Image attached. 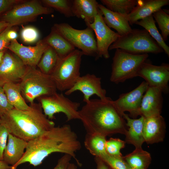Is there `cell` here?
<instances>
[{
  "label": "cell",
  "mask_w": 169,
  "mask_h": 169,
  "mask_svg": "<svg viewBox=\"0 0 169 169\" xmlns=\"http://www.w3.org/2000/svg\"><path fill=\"white\" fill-rule=\"evenodd\" d=\"M81 147L77 134L69 125L55 126L27 142L24 155L15 165L12 166V169H17L19 165L26 162L34 166H38L49 155L56 152L70 155L81 166L82 164L75 154Z\"/></svg>",
  "instance_id": "cell-1"
},
{
  "label": "cell",
  "mask_w": 169,
  "mask_h": 169,
  "mask_svg": "<svg viewBox=\"0 0 169 169\" xmlns=\"http://www.w3.org/2000/svg\"><path fill=\"white\" fill-rule=\"evenodd\" d=\"M112 100L90 99L79 110V120L86 133L106 137L117 133L125 135L127 130L126 121Z\"/></svg>",
  "instance_id": "cell-2"
},
{
  "label": "cell",
  "mask_w": 169,
  "mask_h": 169,
  "mask_svg": "<svg viewBox=\"0 0 169 169\" xmlns=\"http://www.w3.org/2000/svg\"><path fill=\"white\" fill-rule=\"evenodd\" d=\"M25 110L14 108L0 116V124L8 133L28 142L55 126L54 122L44 115L40 104H30Z\"/></svg>",
  "instance_id": "cell-3"
},
{
  "label": "cell",
  "mask_w": 169,
  "mask_h": 169,
  "mask_svg": "<svg viewBox=\"0 0 169 169\" xmlns=\"http://www.w3.org/2000/svg\"><path fill=\"white\" fill-rule=\"evenodd\" d=\"M22 95L30 104L37 98L51 95L57 90L50 75L45 74L36 67L28 66L19 83Z\"/></svg>",
  "instance_id": "cell-4"
},
{
  "label": "cell",
  "mask_w": 169,
  "mask_h": 169,
  "mask_svg": "<svg viewBox=\"0 0 169 169\" xmlns=\"http://www.w3.org/2000/svg\"><path fill=\"white\" fill-rule=\"evenodd\" d=\"M120 49L133 54H158L164 51L145 29H134L120 36L110 46L109 50Z\"/></svg>",
  "instance_id": "cell-5"
},
{
  "label": "cell",
  "mask_w": 169,
  "mask_h": 169,
  "mask_svg": "<svg viewBox=\"0 0 169 169\" xmlns=\"http://www.w3.org/2000/svg\"><path fill=\"white\" fill-rule=\"evenodd\" d=\"M83 53L75 49L68 55L60 58L50 75L57 90L67 91L74 85L80 76V67Z\"/></svg>",
  "instance_id": "cell-6"
},
{
  "label": "cell",
  "mask_w": 169,
  "mask_h": 169,
  "mask_svg": "<svg viewBox=\"0 0 169 169\" xmlns=\"http://www.w3.org/2000/svg\"><path fill=\"white\" fill-rule=\"evenodd\" d=\"M148 56V54H133L116 49L112 59L110 81L118 84L137 76L140 67Z\"/></svg>",
  "instance_id": "cell-7"
},
{
  "label": "cell",
  "mask_w": 169,
  "mask_h": 169,
  "mask_svg": "<svg viewBox=\"0 0 169 169\" xmlns=\"http://www.w3.org/2000/svg\"><path fill=\"white\" fill-rule=\"evenodd\" d=\"M53 27L74 47L81 51L84 55L96 58V40L94 32L90 27L78 29L66 23L55 24Z\"/></svg>",
  "instance_id": "cell-8"
},
{
  "label": "cell",
  "mask_w": 169,
  "mask_h": 169,
  "mask_svg": "<svg viewBox=\"0 0 169 169\" xmlns=\"http://www.w3.org/2000/svg\"><path fill=\"white\" fill-rule=\"evenodd\" d=\"M44 115L48 119L54 118V115L62 113L66 116L67 121L79 119V108L80 103L72 101L64 94L57 92L49 95L38 98Z\"/></svg>",
  "instance_id": "cell-9"
},
{
  "label": "cell",
  "mask_w": 169,
  "mask_h": 169,
  "mask_svg": "<svg viewBox=\"0 0 169 169\" xmlns=\"http://www.w3.org/2000/svg\"><path fill=\"white\" fill-rule=\"evenodd\" d=\"M51 8L43 6L37 0L23 1L11 8L3 14L1 20L8 23L9 27L31 21L38 15L53 12Z\"/></svg>",
  "instance_id": "cell-10"
},
{
  "label": "cell",
  "mask_w": 169,
  "mask_h": 169,
  "mask_svg": "<svg viewBox=\"0 0 169 169\" xmlns=\"http://www.w3.org/2000/svg\"><path fill=\"white\" fill-rule=\"evenodd\" d=\"M95 33L97 48V60L103 57L108 59L110 57L109 49L120 36L112 30L105 24L100 12L95 17L94 22L88 26Z\"/></svg>",
  "instance_id": "cell-11"
},
{
  "label": "cell",
  "mask_w": 169,
  "mask_h": 169,
  "mask_svg": "<svg viewBox=\"0 0 169 169\" xmlns=\"http://www.w3.org/2000/svg\"><path fill=\"white\" fill-rule=\"evenodd\" d=\"M137 76L144 79L149 87L158 88L162 92L168 91L169 81V65L164 64L157 66L146 61L140 67Z\"/></svg>",
  "instance_id": "cell-12"
},
{
  "label": "cell",
  "mask_w": 169,
  "mask_h": 169,
  "mask_svg": "<svg viewBox=\"0 0 169 169\" xmlns=\"http://www.w3.org/2000/svg\"><path fill=\"white\" fill-rule=\"evenodd\" d=\"M76 91L83 94V101L85 103L89 101L91 97L94 95H96L103 100L111 99L106 96V91L102 87L101 78L93 74H87L80 76L73 87L65 91V94L69 95Z\"/></svg>",
  "instance_id": "cell-13"
},
{
  "label": "cell",
  "mask_w": 169,
  "mask_h": 169,
  "mask_svg": "<svg viewBox=\"0 0 169 169\" xmlns=\"http://www.w3.org/2000/svg\"><path fill=\"white\" fill-rule=\"evenodd\" d=\"M27 67L14 53H5L0 65V86L8 83H19Z\"/></svg>",
  "instance_id": "cell-14"
},
{
  "label": "cell",
  "mask_w": 169,
  "mask_h": 169,
  "mask_svg": "<svg viewBox=\"0 0 169 169\" xmlns=\"http://www.w3.org/2000/svg\"><path fill=\"white\" fill-rule=\"evenodd\" d=\"M149 86L145 81L142 82L137 87L133 90L120 95L112 103L121 113L125 111L129 113V116L136 119L138 115L143 96Z\"/></svg>",
  "instance_id": "cell-15"
},
{
  "label": "cell",
  "mask_w": 169,
  "mask_h": 169,
  "mask_svg": "<svg viewBox=\"0 0 169 169\" xmlns=\"http://www.w3.org/2000/svg\"><path fill=\"white\" fill-rule=\"evenodd\" d=\"M49 45L43 40L34 46H27L19 43L16 39L10 42L7 47L18 56L27 66L36 67Z\"/></svg>",
  "instance_id": "cell-16"
},
{
  "label": "cell",
  "mask_w": 169,
  "mask_h": 169,
  "mask_svg": "<svg viewBox=\"0 0 169 169\" xmlns=\"http://www.w3.org/2000/svg\"><path fill=\"white\" fill-rule=\"evenodd\" d=\"M162 93L160 89L148 87L142 98L138 115L148 117L160 115L163 105Z\"/></svg>",
  "instance_id": "cell-17"
},
{
  "label": "cell",
  "mask_w": 169,
  "mask_h": 169,
  "mask_svg": "<svg viewBox=\"0 0 169 169\" xmlns=\"http://www.w3.org/2000/svg\"><path fill=\"white\" fill-rule=\"evenodd\" d=\"M166 125L161 115L144 117L143 135L145 142L152 144L162 142L166 133Z\"/></svg>",
  "instance_id": "cell-18"
},
{
  "label": "cell",
  "mask_w": 169,
  "mask_h": 169,
  "mask_svg": "<svg viewBox=\"0 0 169 169\" xmlns=\"http://www.w3.org/2000/svg\"><path fill=\"white\" fill-rule=\"evenodd\" d=\"M169 4V0H137L136 5L126 17L132 25Z\"/></svg>",
  "instance_id": "cell-19"
},
{
  "label": "cell",
  "mask_w": 169,
  "mask_h": 169,
  "mask_svg": "<svg viewBox=\"0 0 169 169\" xmlns=\"http://www.w3.org/2000/svg\"><path fill=\"white\" fill-rule=\"evenodd\" d=\"M27 144L26 141L8 133L3 153V161L11 166L15 165L24 155Z\"/></svg>",
  "instance_id": "cell-20"
},
{
  "label": "cell",
  "mask_w": 169,
  "mask_h": 169,
  "mask_svg": "<svg viewBox=\"0 0 169 169\" xmlns=\"http://www.w3.org/2000/svg\"><path fill=\"white\" fill-rule=\"evenodd\" d=\"M122 115L129 127L125 135V143L133 145L136 148H141L145 142L143 135L144 117L140 116L138 119H133L125 113Z\"/></svg>",
  "instance_id": "cell-21"
},
{
  "label": "cell",
  "mask_w": 169,
  "mask_h": 169,
  "mask_svg": "<svg viewBox=\"0 0 169 169\" xmlns=\"http://www.w3.org/2000/svg\"><path fill=\"white\" fill-rule=\"evenodd\" d=\"M98 8L106 25L115 29L120 36L126 35L132 30L126 15L112 11L101 4H99Z\"/></svg>",
  "instance_id": "cell-22"
},
{
  "label": "cell",
  "mask_w": 169,
  "mask_h": 169,
  "mask_svg": "<svg viewBox=\"0 0 169 169\" xmlns=\"http://www.w3.org/2000/svg\"><path fill=\"white\" fill-rule=\"evenodd\" d=\"M95 0L72 1V10L74 16L83 19L88 26L94 21L100 11Z\"/></svg>",
  "instance_id": "cell-23"
},
{
  "label": "cell",
  "mask_w": 169,
  "mask_h": 169,
  "mask_svg": "<svg viewBox=\"0 0 169 169\" xmlns=\"http://www.w3.org/2000/svg\"><path fill=\"white\" fill-rule=\"evenodd\" d=\"M43 41L55 51L60 58L66 56L75 49L53 27L50 34Z\"/></svg>",
  "instance_id": "cell-24"
},
{
  "label": "cell",
  "mask_w": 169,
  "mask_h": 169,
  "mask_svg": "<svg viewBox=\"0 0 169 169\" xmlns=\"http://www.w3.org/2000/svg\"><path fill=\"white\" fill-rule=\"evenodd\" d=\"M3 88L9 103L14 108L25 110L29 108L22 95L19 83H7Z\"/></svg>",
  "instance_id": "cell-25"
},
{
  "label": "cell",
  "mask_w": 169,
  "mask_h": 169,
  "mask_svg": "<svg viewBox=\"0 0 169 169\" xmlns=\"http://www.w3.org/2000/svg\"><path fill=\"white\" fill-rule=\"evenodd\" d=\"M106 136L97 134L87 133L84 143L85 148L95 157H101L107 154Z\"/></svg>",
  "instance_id": "cell-26"
},
{
  "label": "cell",
  "mask_w": 169,
  "mask_h": 169,
  "mask_svg": "<svg viewBox=\"0 0 169 169\" xmlns=\"http://www.w3.org/2000/svg\"><path fill=\"white\" fill-rule=\"evenodd\" d=\"M123 157L129 166L141 169H147L151 160L150 154L142 148H135L132 152Z\"/></svg>",
  "instance_id": "cell-27"
},
{
  "label": "cell",
  "mask_w": 169,
  "mask_h": 169,
  "mask_svg": "<svg viewBox=\"0 0 169 169\" xmlns=\"http://www.w3.org/2000/svg\"><path fill=\"white\" fill-rule=\"evenodd\" d=\"M155 22L152 15H151L137 21L135 24L144 28L169 57V47L166 44L161 34L159 33Z\"/></svg>",
  "instance_id": "cell-28"
},
{
  "label": "cell",
  "mask_w": 169,
  "mask_h": 169,
  "mask_svg": "<svg viewBox=\"0 0 169 169\" xmlns=\"http://www.w3.org/2000/svg\"><path fill=\"white\" fill-rule=\"evenodd\" d=\"M60 59L55 51L49 46L43 53L37 66L42 73L50 75Z\"/></svg>",
  "instance_id": "cell-29"
},
{
  "label": "cell",
  "mask_w": 169,
  "mask_h": 169,
  "mask_svg": "<svg viewBox=\"0 0 169 169\" xmlns=\"http://www.w3.org/2000/svg\"><path fill=\"white\" fill-rule=\"evenodd\" d=\"M137 0H101L109 10L122 15L128 14L136 5Z\"/></svg>",
  "instance_id": "cell-30"
},
{
  "label": "cell",
  "mask_w": 169,
  "mask_h": 169,
  "mask_svg": "<svg viewBox=\"0 0 169 169\" xmlns=\"http://www.w3.org/2000/svg\"><path fill=\"white\" fill-rule=\"evenodd\" d=\"M73 0H43L42 2L46 7L53 8L65 17H73L72 10Z\"/></svg>",
  "instance_id": "cell-31"
},
{
  "label": "cell",
  "mask_w": 169,
  "mask_h": 169,
  "mask_svg": "<svg viewBox=\"0 0 169 169\" xmlns=\"http://www.w3.org/2000/svg\"><path fill=\"white\" fill-rule=\"evenodd\" d=\"M152 16L158 24L161 35L165 41L169 35V15L161 8L154 13Z\"/></svg>",
  "instance_id": "cell-32"
},
{
  "label": "cell",
  "mask_w": 169,
  "mask_h": 169,
  "mask_svg": "<svg viewBox=\"0 0 169 169\" xmlns=\"http://www.w3.org/2000/svg\"><path fill=\"white\" fill-rule=\"evenodd\" d=\"M125 142L119 138H111L106 141L105 145L107 153L110 156H123L120 152L121 149L125 147Z\"/></svg>",
  "instance_id": "cell-33"
},
{
  "label": "cell",
  "mask_w": 169,
  "mask_h": 169,
  "mask_svg": "<svg viewBox=\"0 0 169 169\" xmlns=\"http://www.w3.org/2000/svg\"><path fill=\"white\" fill-rule=\"evenodd\" d=\"M123 156H112L107 154L99 158L108 165L110 169H129L128 165L123 159Z\"/></svg>",
  "instance_id": "cell-34"
},
{
  "label": "cell",
  "mask_w": 169,
  "mask_h": 169,
  "mask_svg": "<svg viewBox=\"0 0 169 169\" xmlns=\"http://www.w3.org/2000/svg\"><path fill=\"white\" fill-rule=\"evenodd\" d=\"M21 37L24 42L32 44L39 40L40 34L38 30L35 27L27 26L23 27L22 29Z\"/></svg>",
  "instance_id": "cell-35"
},
{
  "label": "cell",
  "mask_w": 169,
  "mask_h": 169,
  "mask_svg": "<svg viewBox=\"0 0 169 169\" xmlns=\"http://www.w3.org/2000/svg\"><path fill=\"white\" fill-rule=\"evenodd\" d=\"M13 108L9 103L3 87L0 86V116Z\"/></svg>",
  "instance_id": "cell-36"
},
{
  "label": "cell",
  "mask_w": 169,
  "mask_h": 169,
  "mask_svg": "<svg viewBox=\"0 0 169 169\" xmlns=\"http://www.w3.org/2000/svg\"><path fill=\"white\" fill-rule=\"evenodd\" d=\"M8 134L6 127L0 124V161H3V153L7 143Z\"/></svg>",
  "instance_id": "cell-37"
},
{
  "label": "cell",
  "mask_w": 169,
  "mask_h": 169,
  "mask_svg": "<svg viewBox=\"0 0 169 169\" xmlns=\"http://www.w3.org/2000/svg\"><path fill=\"white\" fill-rule=\"evenodd\" d=\"M23 1L21 0H0V15L14 5Z\"/></svg>",
  "instance_id": "cell-38"
},
{
  "label": "cell",
  "mask_w": 169,
  "mask_h": 169,
  "mask_svg": "<svg viewBox=\"0 0 169 169\" xmlns=\"http://www.w3.org/2000/svg\"><path fill=\"white\" fill-rule=\"evenodd\" d=\"M72 158L70 155L64 154L58 160L56 165L53 169H67Z\"/></svg>",
  "instance_id": "cell-39"
},
{
  "label": "cell",
  "mask_w": 169,
  "mask_h": 169,
  "mask_svg": "<svg viewBox=\"0 0 169 169\" xmlns=\"http://www.w3.org/2000/svg\"><path fill=\"white\" fill-rule=\"evenodd\" d=\"M11 28L8 26L0 32V52L5 51L10 42L7 38L6 34L8 30Z\"/></svg>",
  "instance_id": "cell-40"
},
{
  "label": "cell",
  "mask_w": 169,
  "mask_h": 169,
  "mask_svg": "<svg viewBox=\"0 0 169 169\" xmlns=\"http://www.w3.org/2000/svg\"><path fill=\"white\" fill-rule=\"evenodd\" d=\"M94 160L96 165V169H110L108 165L100 158L95 157Z\"/></svg>",
  "instance_id": "cell-41"
},
{
  "label": "cell",
  "mask_w": 169,
  "mask_h": 169,
  "mask_svg": "<svg viewBox=\"0 0 169 169\" xmlns=\"http://www.w3.org/2000/svg\"><path fill=\"white\" fill-rule=\"evenodd\" d=\"M11 28L8 30L6 34L7 38L10 42L16 39L18 36L17 32L11 29Z\"/></svg>",
  "instance_id": "cell-42"
},
{
  "label": "cell",
  "mask_w": 169,
  "mask_h": 169,
  "mask_svg": "<svg viewBox=\"0 0 169 169\" xmlns=\"http://www.w3.org/2000/svg\"><path fill=\"white\" fill-rule=\"evenodd\" d=\"M0 169H12V166H9L3 161H0Z\"/></svg>",
  "instance_id": "cell-43"
},
{
  "label": "cell",
  "mask_w": 169,
  "mask_h": 169,
  "mask_svg": "<svg viewBox=\"0 0 169 169\" xmlns=\"http://www.w3.org/2000/svg\"><path fill=\"white\" fill-rule=\"evenodd\" d=\"M8 26L9 25L8 23L2 20H0V32H1Z\"/></svg>",
  "instance_id": "cell-44"
},
{
  "label": "cell",
  "mask_w": 169,
  "mask_h": 169,
  "mask_svg": "<svg viewBox=\"0 0 169 169\" xmlns=\"http://www.w3.org/2000/svg\"><path fill=\"white\" fill-rule=\"evenodd\" d=\"M67 169H78L77 166L74 163H70Z\"/></svg>",
  "instance_id": "cell-45"
},
{
  "label": "cell",
  "mask_w": 169,
  "mask_h": 169,
  "mask_svg": "<svg viewBox=\"0 0 169 169\" xmlns=\"http://www.w3.org/2000/svg\"><path fill=\"white\" fill-rule=\"evenodd\" d=\"M5 51L0 52V65L1 63L3 55L5 53Z\"/></svg>",
  "instance_id": "cell-46"
},
{
  "label": "cell",
  "mask_w": 169,
  "mask_h": 169,
  "mask_svg": "<svg viewBox=\"0 0 169 169\" xmlns=\"http://www.w3.org/2000/svg\"><path fill=\"white\" fill-rule=\"evenodd\" d=\"M128 166H129V169H140L139 168L131 167L130 166H129V165H128Z\"/></svg>",
  "instance_id": "cell-47"
}]
</instances>
